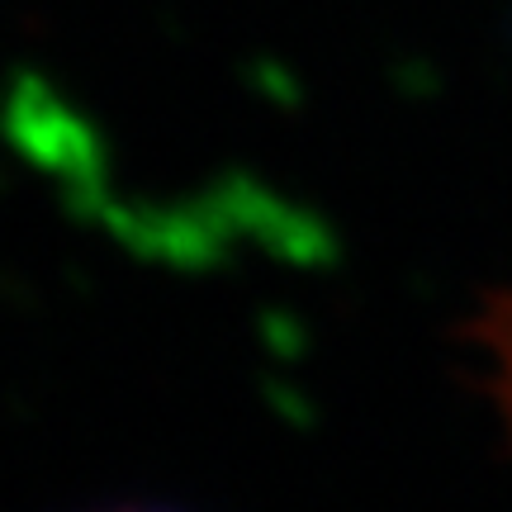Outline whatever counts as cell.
Returning <instances> with one entry per match:
<instances>
[{
  "label": "cell",
  "mask_w": 512,
  "mask_h": 512,
  "mask_svg": "<svg viewBox=\"0 0 512 512\" xmlns=\"http://www.w3.org/2000/svg\"><path fill=\"white\" fill-rule=\"evenodd\" d=\"M475 347L489 356V380H494V403L503 413V427L512 437V290H498L484 299V309L470 323Z\"/></svg>",
  "instance_id": "1"
},
{
  "label": "cell",
  "mask_w": 512,
  "mask_h": 512,
  "mask_svg": "<svg viewBox=\"0 0 512 512\" xmlns=\"http://www.w3.org/2000/svg\"><path fill=\"white\" fill-rule=\"evenodd\" d=\"M133 512H152V508H133Z\"/></svg>",
  "instance_id": "2"
}]
</instances>
